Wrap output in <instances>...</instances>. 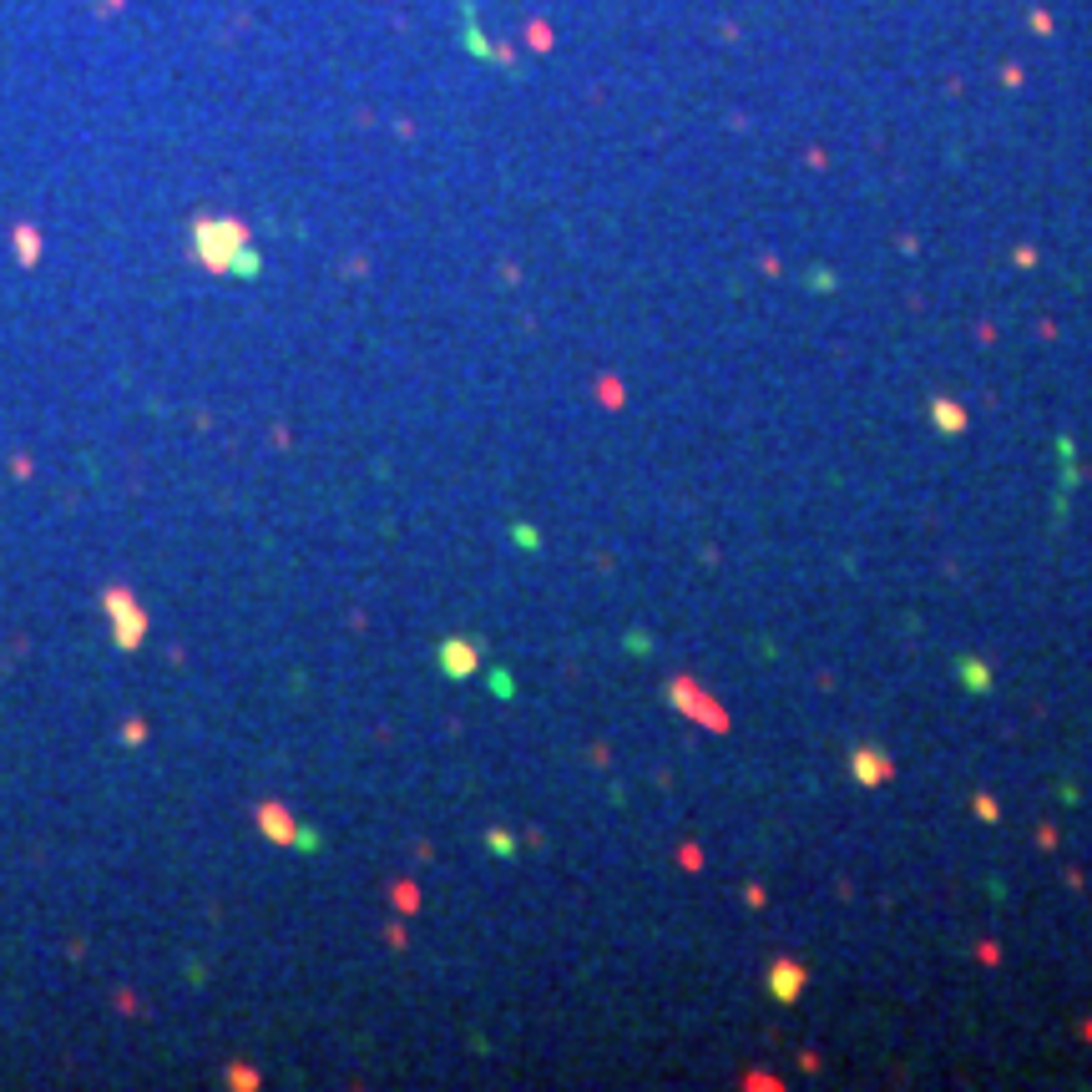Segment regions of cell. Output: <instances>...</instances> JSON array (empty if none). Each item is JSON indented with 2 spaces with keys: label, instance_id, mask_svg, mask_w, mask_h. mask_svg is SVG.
Returning <instances> with one entry per match:
<instances>
[{
  "label": "cell",
  "instance_id": "cell-8",
  "mask_svg": "<svg viewBox=\"0 0 1092 1092\" xmlns=\"http://www.w3.org/2000/svg\"><path fill=\"white\" fill-rule=\"evenodd\" d=\"M936 420H946V430H961L966 425V415L956 405H936Z\"/></svg>",
  "mask_w": 1092,
  "mask_h": 1092
},
{
  "label": "cell",
  "instance_id": "cell-1",
  "mask_svg": "<svg viewBox=\"0 0 1092 1092\" xmlns=\"http://www.w3.org/2000/svg\"><path fill=\"white\" fill-rule=\"evenodd\" d=\"M193 238H197V258H203V268L228 273L233 253L248 243V233L238 228V218H203V223L193 228Z\"/></svg>",
  "mask_w": 1092,
  "mask_h": 1092
},
{
  "label": "cell",
  "instance_id": "cell-6",
  "mask_svg": "<svg viewBox=\"0 0 1092 1092\" xmlns=\"http://www.w3.org/2000/svg\"><path fill=\"white\" fill-rule=\"evenodd\" d=\"M855 774H860L865 784H880V779H890L896 769H890V759H880L875 749H860V754H855Z\"/></svg>",
  "mask_w": 1092,
  "mask_h": 1092
},
{
  "label": "cell",
  "instance_id": "cell-2",
  "mask_svg": "<svg viewBox=\"0 0 1092 1092\" xmlns=\"http://www.w3.org/2000/svg\"><path fill=\"white\" fill-rule=\"evenodd\" d=\"M107 617H111V638H117V648H142V638H147V612L136 607V597L127 587H107Z\"/></svg>",
  "mask_w": 1092,
  "mask_h": 1092
},
{
  "label": "cell",
  "instance_id": "cell-4",
  "mask_svg": "<svg viewBox=\"0 0 1092 1092\" xmlns=\"http://www.w3.org/2000/svg\"><path fill=\"white\" fill-rule=\"evenodd\" d=\"M258 825H264V835L268 840H279V845H289V840H299V829H294V819L279 810V804H264L258 810Z\"/></svg>",
  "mask_w": 1092,
  "mask_h": 1092
},
{
  "label": "cell",
  "instance_id": "cell-7",
  "mask_svg": "<svg viewBox=\"0 0 1092 1092\" xmlns=\"http://www.w3.org/2000/svg\"><path fill=\"white\" fill-rule=\"evenodd\" d=\"M16 253H21V264H36V253H41V238H36V228H26V223H21V228H16Z\"/></svg>",
  "mask_w": 1092,
  "mask_h": 1092
},
{
  "label": "cell",
  "instance_id": "cell-3",
  "mask_svg": "<svg viewBox=\"0 0 1092 1092\" xmlns=\"http://www.w3.org/2000/svg\"><path fill=\"white\" fill-rule=\"evenodd\" d=\"M440 663H445V673H451V678H470V673H476V648L461 642V638H451L440 648Z\"/></svg>",
  "mask_w": 1092,
  "mask_h": 1092
},
{
  "label": "cell",
  "instance_id": "cell-5",
  "mask_svg": "<svg viewBox=\"0 0 1092 1092\" xmlns=\"http://www.w3.org/2000/svg\"><path fill=\"white\" fill-rule=\"evenodd\" d=\"M769 986H774L779 1001H794V997H799V986H804V971H799L794 961H779L774 976H769Z\"/></svg>",
  "mask_w": 1092,
  "mask_h": 1092
},
{
  "label": "cell",
  "instance_id": "cell-9",
  "mask_svg": "<svg viewBox=\"0 0 1092 1092\" xmlns=\"http://www.w3.org/2000/svg\"><path fill=\"white\" fill-rule=\"evenodd\" d=\"M966 682H971V688H986V682H991V673H986L982 663H966Z\"/></svg>",
  "mask_w": 1092,
  "mask_h": 1092
}]
</instances>
